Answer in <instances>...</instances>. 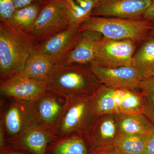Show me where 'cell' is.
<instances>
[{
    "instance_id": "obj_1",
    "label": "cell",
    "mask_w": 154,
    "mask_h": 154,
    "mask_svg": "<svg viewBox=\"0 0 154 154\" xmlns=\"http://www.w3.org/2000/svg\"><path fill=\"white\" fill-rule=\"evenodd\" d=\"M38 42L28 33L0 22V80L21 72Z\"/></svg>"
},
{
    "instance_id": "obj_2",
    "label": "cell",
    "mask_w": 154,
    "mask_h": 154,
    "mask_svg": "<svg viewBox=\"0 0 154 154\" xmlns=\"http://www.w3.org/2000/svg\"><path fill=\"white\" fill-rule=\"evenodd\" d=\"M47 82L49 91L69 97L92 96L101 85L88 65L80 64H55Z\"/></svg>"
},
{
    "instance_id": "obj_3",
    "label": "cell",
    "mask_w": 154,
    "mask_h": 154,
    "mask_svg": "<svg viewBox=\"0 0 154 154\" xmlns=\"http://www.w3.org/2000/svg\"><path fill=\"white\" fill-rule=\"evenodd\" d=\"M154 26L152 23L143 19L91 17L80 25L79 30H93L106 38L130 39L136 42L145 41L149 37Z\"/></svg>"
},
{
    "instance_id": "obj_4",
    "label": "cell",
    "mask_w": 154,
    "mask_h": 154,
    "mask_svg": "<svg viewBox=\"0 0 154 154\" xmlns=\"http://www.w3.org/2000/svg\"><path fill=\"white\" fill-rule=\"evenodd\" d=\"M91 99L96 117L105 114L143 113L142 95L134 90L100 85L91 96Z\"/></svg>"
},
{
    "instance_id": "obj_5",
    "label": "cell",
    "mask_w": 154,
    "mask_h": 154,
    "mask_svg": "<svg viewBox=\"0 0 154 154\" xmlns=\"http://www.w3.org/2000/svg\"><path fill=\"white\" fill-rule=\"evenodd\" d=\"M72 25L70 11L66 0H45L29 34L38 43Z\"/></svg>"
},
{
    "instance_id": "obj_6",
    "label": "cell",
    "mask_w": 154,
    "mask_h": 154,
    "mask_svg": "<svg viewBox=\"0 0 154 154\" xmlns=\"http://www.w3.org/2000/svg\"><path fill=\"white\" fill-rule=\"evenodd\" d=\"M7 99L1 102L0 122L9 143L37 124L34 102Z\"/></svg>"
},
{
    "instance_id": "obj_7",
    "label": "cell",
    "mask_w": 154,
    "mask_h": 154,
    "mask_svg": "<svg viewBox=\"0 0 154 154\" xmlns=\"http://www.w3.org/2000/svg\"><path fill=\"white\" fill-rule=\"evenodd\" d=\"M91 96L70 97V102L53 132L56 139L76 133L86 132L96 118Z\"/></svg>"
},
{
    "instance_id": "obj_8",
    "label": "cell",
    "mask_w": 154,
    "mask_h": 154,
    "mask_svg": "<svg viewBox=\"0 0 154 154\" xmlns=\"http://www.w3.org/2000/svg\"><path fill=\"white\" fill-rule=\"evenodd\" d=\"M136 42L102 37L96 45L94 62L108 67L132 66Z\"/></svg>"
},
{
    "instance_id": "obj_9",
    "label": "cell",
    "mask_w": 154,
    "mask_h": 154,
    "mask_svg": "<svg viewBox=\"0 0 154 154\" xmlns=\"http://www.w3.org/2000/svg\"><path fill=\"white\" fill-rule=\"evenodd\" d=\"M79 25H72L63 30L38 42L34 51L54 64L63 60L78 44L82 32Z\"/></svg>"
},
{
    "instance_id": "obj_10",
    "label": "cell",
    "mask_w": 154,
    "mask_h": 154,
    "mask_svg": "<svg viewBox=\"0 0 154 154\" xmlns=\"http://www.w3.org/2000/svg\"><path fill=\"white\" fill-rule=\"evenodd\" d=\"M49 91L47 82H38L19 73L0 82V94L4 99L35 102Z\"/></svg>"
},
{
    "instance_id": "obj_11",
    "label": "cell",
    "mask_w": 154,
    "mask_h": 154,
    "mask_svg": "<svg viewBox=\"0 0 154 154\" xmlns=\"http://www.w3.org/2000/svg\"><path fill=\"white\" fill-rule=\"evenodd\" d=\"M70 102V97L55 91H48L35 102L37 124L53 134Z\"/></svg>"
},
{
    "instance_id": "obj_12",
    "label": "cell",
    "mask_w": 154,
    "mask_h": 154,
    "mask_svg": "<svg viewBox=\"0 0 154 154\" xmlns=\"http://www.w3.org/2000/svg\"><path fill=\"white\" fill-rule=\"evenodd\" d=\"M88 66L101 85L110 88L134 90L139 88L142 80L133 66L108 67L94 61Z\"/></svg>"
},
{
    "instance_id": "obj_13",
    "label": "cell",
    "mask_w": 154,
    "mask_h": 154,
    "mask_svg": "<svg viewBox=\"0 0 154 154\" xmlns=\"http://www.w3.org/2000/svg\"><path fill=\"white\" fill-rule=\"evenodd\" d=\"M154 0H99L91 17L141 19Z\"/></svg>"
},
{
    "instance_id": "obj_14",
    "label": "cell",
    "mask_w": 154,
    "mask_h": 154,
    "mask_svg": "<svg viewBox=\"0 0 154 154\" xmlns=\"http://www.w3.org/2000/svg\"><path fill=\"white\" fill-rule=\"evenodd\" d=\"M118 133L115 115L105 114L96 117L86 132L92 154L114 148Z\"/></svg>"
},
{
    "instance_id": "obj_15",
    "label": "cell",
    "mask_w": 154,
    "mask_h": 154,
    "mask_svg": "<svg viewBox=\"0 0 154 154\" xmlns=\"http://www.w3.org/2000/svg\"><path fill=\"white\" fill-rule=\"evenodd\" d=\"M103 37L101 33L97 31H82L75 47L57 64L88 65L95 60L96 45Z\"/></svg>"
},
{
    "instance_id": "obj_16",
    "label": "cell",
    "mask_w": 154,
    "mask_h": 154,
    "mask_svg": "<svg viewBox=\"0 0 154 154\" xmlns=\"http://www.w3.org/2000/svg\"><path fill=\"white\" fill-rule=\"evenodd\" d=\"M56 140L50 131L36 125L10 143L31 154H46L50 144Z\"/></svg>"
},
{
    "instance_id": "obj_17",
    "label": "cell",
    "mask_w": 154,
    "mask_h": 154,
    "mask_svg": "<svg viewBox=\"0 0 154 154\" xmlns=\"http://www.w3.org/2000/svg\"><path fill=\"white\" fill-rule=\"evenodd\" d=\"M46 154H92V152L86 132H80L54 141Z\"/></svg>"
},
{
    "instance_id": "obj_18",
    "label": "cell",
    "mask_w": 154,
    "mask_h": 154,
    "mask_svg": "<svg viewBox=\"0 0 154 154\" xmlns=\"http://www.w3.org/2000/svg\"><path fill=\"white\" fill-rule=\"evenodd\" d=\"M45 1L36 2L22 8L16 9L6 23L17 31L29 34Z\"/></svg>"
},
{
    "instance_id": "obj_19",
    "label": "cell",
    "mask_w": 154,
    "mask_h": 154,
    "mask_svg": "<svg viewBox=\"0 0 154 154\" xmlns=\"http://www.w3.org/2000/svg\"><path fill=\"white\" fill-rule=\"evenodd\" d=\"M132 66L137 70L142 80L154 76V36L151 35L135 52Z\"/></svg>"
},
{
    "instance_id": "obj_20",
    "label": "cell",
    "mask_w": 154,
    "mask_h": 154,
    "mask_svg": "<svg viewBox=\"0 0 154 154\" xmlns=\"http://www.w3.org/2000/svg\"><path fill=\"white\" fill-rule=\"evenodd\" d=\"M119 132L128 134H147L154 126L143 113L115 115Z\"/></svg>"
},
{
    "instance_id": "obj_21",
    "label": "cell",
    "mask_w": 154,
    "mask_h": 154,
    "mask_svg": "<svg viewBox=\"0 0 154 154\" xmlns=\"http://www.w3.org/2000/svg\"><path fill=\"white\" fill-rule=\"evenodd\" d=\"M55 64L36 51L28 58L21 72L38 82H47Z\"/></svg>"
},
{
    "instance_id": "obj_22",
    "label": "cell",
    "mask_w": 154,
    "mask_h": 154,
    "mask_svg": "<svg viewBox=\"0 0 154 154\" xmlns=\"http://www.w3.org/2000/svg\"><path fill=\"white\" fill-rule=\"evenodd\" d=\"M147 135L119 132L114 143V149L122 154H144Z\"/></svg>"
},
{
    "instance_id": "obj_23",
    "label": "cell",
    "mask_w": 154,
    "mask_h": 154,
    "mask_svg": "<svg viewBox=\"0 0 154 154\" xmlns=\"http://www.w3.org/2000/svg\"><path fill=\"white\" fill-rule=\"evenodd\" d=\"M66 1L69 8L73 25L80 26L91 17V13L81 8L74 0Z\"/></svg>"
},
{
    "instance_id": "obj_24",
    "label": "cell",
    "mask_w": 154,
    "mask_h": 154,
    "mask_svg": "<svg viewBox=\"0 0 154 154\" xmlns=\"http://www.w3.org/2000/svg\"><path fill=\"white\" fill-rule=\"evenodd\" d=\"M15 10L14 0H0V21L7 23Z\"/></svg>"
},
{
    "instance_id": "obj_25",
    "label": "cell",
    "mask_w": 154,
    "mask_h": 154,
    "mask_svg": "<svg viewBox=\"0 0 154 154\" xmlns=\"http://www.w3.org/2000/svg\"><path fill=\"white\" fill-rule=\"evenodd\" d=\"M143 113L154 125V96H143Z\"/></svg>"
},
{
    "instance_id": "obj_26",
    "label": "cell",
    "mask_w": 154,
    "mask_h": 154,
    "mask_svg": "<svg viewBox=\"0 0 154 154\" xmlns=\"http://www.w3.org/2000/svg\"><path fill=\"white\" fill-rule=\"evenodd\" d=\"M139 88L143 96H154V76L142 80Z\"/></svg>"
},
{
    "instance_id": "obj_27",
    "label": "cell",
    "mask_w": 154,
    "mask_h": 154,
    "mask_svg": "<svg viewBox=\"0 0 154 154\" xmlns=\"http://www.w3.org/2000/svg\"><path fill=\"white\" fill-rule=\"evenodd\" d=\"M74 1L81 8L92 14V11L98 5L99 0H74Z\"/></svg>"
},
{
    "instance_id": "obj_28",
    "label": "cell",
    "mask_w": 154,
    "mask_h": 154,
    "mask_svg": "<svg viewBox=\"0 0 154 154\" xmlns=\"http://www.w3.org/2000/svg\"><path fill=\"white\" fill-rule=\"evenodd\" d=\"M144 154H154V126L147 135Z\"/></svg>"
},
{
    "instance_id": "obj_29",
    "label": "cell",
    "mask_w": 154,
    "mask_h": 154,
    "mask_svg": "<svg viewBox=\"0 0 154 154\" xmlns=\"http://www.w3.org/2000/svg\"><path fill=\"white\" fill-rule=\"evenodd\" d=\"M8 142L5 129L3 125L0 122V149L1 152L5 149L9 145L7 144Z\"/></svg>"
},
{
    "instance_id": "obj_30",
    "label": "cell",
    "mask_w": 154,
    "mask_h": 154,
    "mask_svg": "<svg viewBox=\"0 0 154 154\" xmlns=\"http://www.w3.org/2000/svg\"><path fill=\"white\" fill-rule=\"evenodd\" d=\"M45 0H14L15 8L18 9L29 5L36 2H44Z\"/></svg>"
},
{
    "instance_id": "obj_31",
    "label": "cell",
    "mask_w": 154,
    "mask_h": 154,
    "mask_svg": "<svg viewBox=\"0 0 154 154\" xmlns=\"http://www.w3.org/2000/svg\"><path fill=\"white\" fill-rule=\"evenodd\" d=\"M143 19L154 24V0L149 8L144 14Z\"/></svg>"
},
{
    "instance_id": "obj_32",
    "label": "cell",
    "mask_w": 154,
    "mask_h": 154,
    "mask_svg": "<svg viewBox=\"0 0 154 154\" xmlns=\"http://www.w3.org/2000/svg\"><path fill=\"white\" fill-rule=\"evenodd\" d=\"M21 150L20 148L10 144L5 149L1 152V154H26V153L21 151Z\"/></svg>"
},
{
    "instance_id": "obj_33",
    "label": "cell",
    "mask_w": 154,
    "mask_h": 154,
    "mask_svg": "<svg viewBox=\"0 0 154 154\" xmlns=\"http://www.w3.org/2000/svg\"><path fill=\"white\" fill-rule=\"evenodd\" d=\"M102 153L104 154H122L120 153L119 152L117 151L114 149V148L113 149H110V150H108L106 151L103 152H102Z\"/></svg>"
},
{
    "instance_id": "obj_34",
    "label": "cell",
    "mask_w": 154,
    "mask_h": 154,
    "mask_svg": "<svg viewBox=\"0 0 154 154\" xmlns=\"http://www.w3.org/2000/svg\"><path fill=\"white\" fill-rule=\"evenodd\" d=\"M151 35H152V36H154V26L153 27V28H152V30Z\"/></svg>"
},
{
    "instance_id": "obj_35",
    "label": "cell",
    "mask_w": 154,
    "mask_h": 154,
    "mask_svg": "<svg viewBox=\"0 0 154 154\" xmlns=\"http://www.w3.org/2000/svg\"><path fill=\"white\" fill-rule=\"evenodd\" d=\"M93 154H104L103 153H102L99 152H97L94 153Z\"/></svg>"
}]
</instances>
